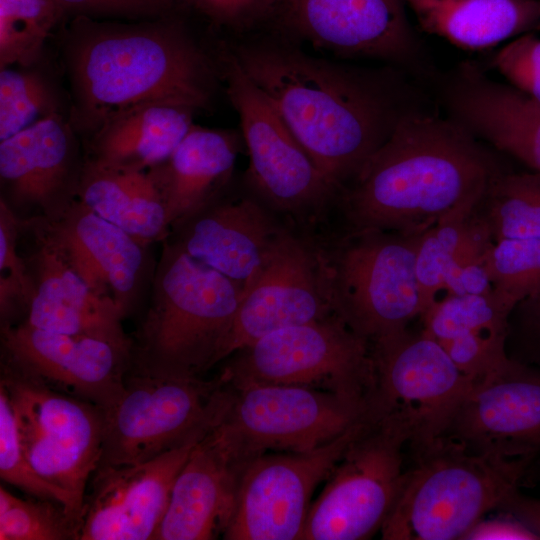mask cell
<instances>
[{
	"label": "cell",
	"instance_id": "cell-30",
	"mask_svg": "<svg viewBox=\"0 0 540 540\" xmlns=\"http://www.w3.org/2000/svg\"><path fill=\"white\" fill-rule=\"evenodd\" d=\"M477 207L455 212L422 233L416 275L424 313L443 296L444 278L454 264L465 257L485 254L492 245Z\"/></svg>",
	"mask_w": 540,
	"mask_h": 540
},
{
	"label": "cell",
	"instance_id": "cell-25",
	"mask_svg": "<svg viewBox=\"0 0 540 540\" xmlns=\"http://www.w3.org/2000/svg\"><path fill=\"white\" fill-rule=\"evenodd\" d=\"M513 307L494 291L445 295L421 316L422 330L434 339L471 380L504 364Z\"/></svg>",
	"mask_w": 540,
	"mask_h": 540
},
{
	"label": "cell",
	"instance_id": "cell-27",
	"mask_svg": "<svg viewBox=\"0 0 540 540\" xmlns=\"http://www.w3.org/2000/svg\"><path fill=\"white\" fill-rule=\"evenodd\" d=\"M194 110L168 103H146L107 118L91 133L86 159L130 171L164 162L193 125Z\"/></svg>",
	"mask_w": 540,
	"mask_h": 540
},
{
	"label": "cell",
	"instance_id": "cell-32",
	"mask_svg": "<svg viewBox=\"0 0 540 540\" xmlns=\"http://www.w3.org/2000/svg\"><path fill=\"white\" fill-rule=\"evenodd\" d=\"M64 12L55 0H0V67H29Z\"/></svg>",
	"mask_w": 540,
	"mask_h": 540
},
{
	"label": "cell",
	"instance_id": "cell-33",
	"mask_svg": "<svg viewBox=\"0 0 540 540\" xmlns=\"http://www.w3.org/2000/svg\"><path fill=\"white\" fill-rule=\"evenodd\" d=\"M78 527L58 502L16 497L0 487L1 540H78Z\"/></svg>",
	"mask_w": 540,
	"mask_h": 540
},
{
	"label": "cell",
	"instance_id": "cell-2",
	"mask_svg": "<svg viewBox=\"0 0 540 540\" xmlns=\"http://www.w3.org/2000/svg\"><path fill=\"white\" fill-rule=\"evenodd\" d=\"M508 170L501 152L435 106L403 118L337 204L346 231L420 233L476 208Z\"/></svg>",
	"mask_w": 540,
	"mask_h": 540
},
{
	"label": "cell",
	"instance_id": "cell-17",
	"mask_svg": "<svg viewBox=\"0 0 540 540\" xmlns=\"http://www.w3.org/2000/svg\"><path fill=\"white\" fill-rule=\"evenodd\" d=\"M1 344L2 361L102 410L119 400L132 366L131 346L23 322L1 325Z\"/></svg>",
	"mask_w": 540,
	"mask_h": 540
},
{
	"label": "cell",
	"instance_id": "cell-14",
	"mask_svg": "<svg viewBox=\"0 0 540 540\" xmlns=\"http://www.w3.org/2000/svg\"><path fill=\"white\" fill-rule=\"evenodd\" d=\"M370 345L376 376L371 403L406 422L416 455L442 443L471 379L422 328L407 327Z\"/></svg>",
	"mask_w": 540,
	"mask_h": 540
},
{
	"label": "cell",
	"instance_id": "cell-26",
	"mask_svg": "<svg viewBox=\"0 0 540 540\" xmlns=\"http://www.w3.org/2000/svg\"><path fill=\"white\" fill-rule=\"evenodd\" d=\"M239 136L192 125L171 155L148 169L166 204L170 229L221 193L230 179Z\"/></svg>",
	"mask_w": 540,
	"mask_h": 540
},
{
	"label": "cell",
	"instance_id": "cell-36",
	"mask_svg": "<svg viewBox=\"0 0 540 540\" xmlns=\"http://www.w3.org/2000/svg\"><path fill=\"white\" fill-rule=\"evenodd\" d=\"M57 111L50 84L34 71L0 72V141Z\"/></svg>",
	"mask_w": 540,
	"mask_h": 540
},
{
	"label": "cell",
	"instance_id": "cell-41",
	"mask_svg": "<svg viewBox=\"0 0 540 540\" xmlns=\"http://www.w3.org/2000/svg\"><path fill=\"white\" fill-rule=\"evenodd\" d=\"M21 229L20 219L6 202L0 199V274L19 282L33 298V278L26 260L20 256L17 249Z\"/></svg>",
	"mask_w": 540,
	"mask_h": 540
},
{
	"label": "cell",
	"instance_id": "cell-44",
	"mask_svg": "<svg viewBox=\"0 0 540 540\" xmlns=\"http://www.w3.org/2000/svg\"><path fill=\"white\" fill-rule=\"evenodd\" d=\"M497 509L518 520L540 539V499L526 496L516 488L506 495Z\"/></svg>",
	"mask_w": 540,
	"mask_h": 540
},
{
	"label": "cell",
	"instance_id": "cell-9",
	"mask_svg": "<svg viewBox=\"0 0 540 540\" xmlns=\"http://www.w3.org/2000/svg\"><path fill=\"white\" fill-rule=\"evenodd\" d=\"M229 357L218 376L228 386H302L364 404L375 391L370 343L336 314L272 332Z\"/></svg>",
	"mask_w": 540,
	"mask_h": 540
},
{
	"label": "cell",
	"instance_id": "cell-20",
	"mask_svg": "<svg viewBox=\"0 0 540 540\" xmlns=\"http://www.w3.org/2000/svg\"><path fill=\"white\" fill-rule=\"evenodd\" d=\"M74 132L53 113L0 141L1 199L21 221L55 220L76 200L83 163Z\"/></svg>",
	"mask_w": 540,
	"mask_h": 540
},
{
	"label": "cell",
	"instance_id": "cell-3",
	"mask_svg": "<svg viewBox=\"0 0 540 540\" xmlns=\"http://www.w3.org/2000/svg\"><path fill=\"white\" fill-rule=\"evenodd\" d=\"M71 83L70 124L90 135L110 116L146 103L204 109L213 71L180 25L98 23L76 15L64 41Z\"/></svg>",
	"mask_w": 540,
	"mask_h": 540
},
{
	"label": "cell",
	"instance_id": "cell-40",
	"mask_svg": "<svg viewBox=\"0 0 540 540\" xmlns=\"http://www.w3.org/2000/svg\"><path fill=\"white\" fill-rule=\"evenodd\" d=\"M65 13L75 15H122L129 17H167L173 0H55Z\"/></svg>",
	"mask_w": 540,
	"mask_h": 540
},
{
	"label": "cell",
	"instance_id": "cell-11",
	"mask_svg": "<svg viewBox=\"0 0 540 540\" xmlns=\"http://www.w3.org/2000/svg\"><path fill=\"white\" fill-rule=\"evenodd\" d=\"M0 385L11 404L22 450L36 472L67 491L84 511L102 456L103 410L53 389L2 361Z\"/></svg>",
	"mask_w": 540,
	"mask_h": 540
},
{
	"label": "cell",
	"instance_id": "cell-38",
	"mask_svg": "<svg viewBox=\"0 0 540 540\" xmlns=\"http://www.w3.org/2000/svg\"><path fill=\"white\" fill-rule=\"evenodd\" d=\"M506 349L511 359L540 366V290L512 309Z\"/></svg>",
	"mask_w": 540,
	"mask_h": 540
},
{
	"label": "cell",
	"instance_id": "cell-8",
	"mask_svg": "<svg viewBox=\"0 0 540 540\" xmlns=\"http://www.w3.org/2000/svg\"><path fill=\"white\" fill-rule=\"evenodd\" d=\"M230 389L219 377L130 369L119 400L103 410L100 466L134 465L202 439L222 418Z\"/></svg>",
	"mask_w": 540,
	"mask_h": 540
},
{
	"label": "cell",
	"instance_id": "cell-12",
	"mask_svg": "<svg viewBox=\"0 0 540 540\" xmlns=\"http://www.w3.org/2000/svg\"><path fill=\"white\" fill-rule=\"evenodd\" d=\"M228 387L230 400L216 427L245 464L269 452H305L326 444L359 421L370 406L302 386Z\"/></svg>",
	"mask_w": 540,
	"mask_h": 540
},
{
	"label": "cell",
	"instance_id": "cell-22",
	"mask_svg": "<svg viewBox=\"0 0 540 540\" xmlns=\"http://www.w3.org/2000/svg\"><path fill=\"white\" fill-rule=\"evenodd\" d=\"M286 225L252 194L231 199L219 194L173 224L167 239L245 287Z\"/></svg>",
	"mask_w": 540,
	"mask_h": 540
},
{
	"label": "cell",
	"instance_id": "cell-37",
	"mask_svg": "<svg viewBox=\"0 0 540 540\" xmlns=\"http://www.w3.org/2000/svg\"><path fill=\"white\" fill-rule=\"evenodd\" d=\"M491 65L507 83L540 103V37L535 32L508 41Z\"/></svg>",
	"mask_w": 540,
	"mask_h": 540
},
{
	"label": "cell",
	"instance_id": "cell-7",
	"mask_svg": "<svg viewBox=\"0 0 540 540\" xmlns=\"http://www.w3.org/2000/svg\"><path fill=\"white\" fill-rule=\"evenodd\" d=\"M411 433L394 412L369 415L312 502L301 540H361L381 530L406 483Z\"/></svg>",
	"mask_w": 540,
	"mask_h": 540
},
{
	"label": "cell",
	"instance_id": "cell-34",
	"mask_svg": "<svg viewBox=\"0 0 540 540\" xmlns=\"http://www.w3.org/2000/svg\"><path fill=\"white\" fill-rule=\"evenodd\" d=\"M0 476L33 497L60 503L80 530L83 510L65 490L42 478L25 456L5 389L0 385ZM79 535V533H78Z\"/></svg>",
	"mask_w": 540,
	"mask_h": 540
},
{
	"label": "cell",
	"instance_id": "cell-39",
	"mask_svg": "<svg viewBox=\"0 0 540 540\" xmlns=\"http://www.w3.org/2000/svg\"><path fill=\"white\" fill-rule=\"evenodd\" d=\"M212 22L235 29L246 28L272 16L275 0H184Z\"/></svg>",
	"mask_w": 540,
	"mask_h": 540
},
{
	"label": "cell",
	"instance_id": "cell-28",
	"mask_svg": "<svg viewBox=\"0 0 540 540\" xmlns=\"http://www.w3.org/2000/svg\"><path fill=\"white\" fill-rule=\"evenodd\" d=\"M421 31L478 51L540 30V0H404Z\"/></svg>",
	"mask_w": 540,
	"mask_h": 540
},
{
	"label": "cell",
	"instance_id": "cell-21",
	"mask_svg": "<svg viewBox=\"0 0 540 540\" xmlns=\"http://www.w3.org/2000/svg\"><path fill=\"white\" fill-rule=\"evenodd\" d=\"M198 441L139 464L98 467L88 485L78 540L155 539L175 479Z\"/></svg>",
	"mask_w": 540,
	"mask_h": 540
},
{
	"label": "cell",
	"instance_id": "cell-13",
	"mask_svg": "<svg viewBox=\"0 0 540 540\" xmlns=\"http://www.w3.org/2000/svg\"><path fill=\"white\" fill-rule=\"evenodd\" d=\"M407 9L404 0H275L271 18L315 47L401 68L432 88L441 71Z\"/></svg>",
	"mask_w": 540,
	"mask_h": 540
},
{
	"label": "cell",
	"instance_id": "cell-6",
	"mask_svg": "<svg viewBox=\"0 0 540 540\" xmlns=\"http://www.w3.org/2000/svg\"><path fill=\"white\" fill-rule=\"evenodd\" d=\"M423 232L346 231L323 242L334 313L369 343L424 313L416 275Z\"/></svg>",
	"mask_w": 540,
	"mask_h": 540
},
{
	"label": "cell",
	"instance_id": "cell-1",
	"mask_svg": "<svg viewBox=\"0 0 540 540\" xmlns=\"http://www.w3.org/2000/svg\"><path fill=\"white\" fill-rule=\"evenodd\" d=\"M233 55L339 194L403 118L438 106L428 85L391 65H343L272 42Z\"/></svg>",
	"mask_w": 540,
	"mask_h": 540
},
{
	"label": "cell",
	"instance_id": "cell-4",
	"mask_svg": "<svg viewBox=\"0 0 540 540\" xmlns=\"http://www.w3.org/2000/svg\"><path fill=\"white\" fill-rule=\"evenodd\" d=\"M244 286L163 241L149 302L132 339V366L152 374L203 376L220 353Z\"/></svg>",
	"mask_w": 540,
	"mask_h": 540
},
{
	"label": "cell",
	"instance_id": "cell-42",
	"mask_svg": "<svg viewBox=\"0 0 540 540\" xmlns=\"http://www.w3.org/2000/svg\"><path fill=\"white\" fill-rule=\"evenodd\" d=\"M485 254L465 257L455 263L444 278L443 296L492 293L494 289L487 270Z\"/></svg>",
	"mask_w": 540,
	"mask_h": 540
},
{
	"label": "cell",
	"instance_id": "cell-29",
	"mask_svg": "<svg viewBox=\"0 0 540 540\" xmlns=\"http://www.w3.org/2000/svg\"><path fill=\"white\" fill-rule=\"evenodd\" d=\"M77 199L146 246L170 234L166 204L149 170L115 169L85 159Z\"/></svg>",
	"mask_w": 540,
	"mask_h": 540
},
{
	"label": "cell",
	"instance_id": "cell-16",
	"mask_svg": "<svg viewBox=\"0 0 540 540\" xmlns=\"http://www.w3.org/2000/svg\"><path fill=\"white\" fill-rule=\"evenodd\" d=\"M366 414L341 435L305 452H269L249 461L241 474L226 540H301L311 497L327 479Z\"/></svg>",
	"mask_w": 540,
	"mask_h": 540
},
{
	"label": "cell",
	"instance_id": "cell-10",
	"mask_svg": "<svg viewBox=\"0 0 540 540\" xmlns=\"http://www.w3.org/2000/svg\"><path fill=\"white\" fill-rule=\"evenodd\" d=\"M223 60L227 93L249 154L245 178L250 194L291 225L309 227L337 204L338 191L233 53Z\"/></svg>",
	"mask_w": 540,
	"mask_h": 540
},
{
	"label": "cell",
	"instance_id": "cell-18",
	"mask_svg": "<svg viewBox=\"0 0 540 540\" xmlns=\"http://www.w3.org/2000/svg\"><path fill=\"white\" fill-rule=\"evenodd\" d=\"M443 441L494 457H535L540 452V366L509 357L471 380Z\"/></svg>",
	"mask_w": 540,
	"mask_h": 540
},
{
	"label": "cell",
	"instance_id": "cell-35",
	"mask_svg": "<svg viewBox=\"0 0 540 540\" xmlns=\"http://www.w3.org/2000/svg\"><path fill=\"white\" fill-rule=\"evenodd\" d=\"M494 293L514 306L540 290V239H504L485 254Z\"/></svg>",
	"mask_w": 540,
	"mask_h": 540
},
{
	"label": "cell",
	"instance_id": "cell-23",
	"mask_svg": "<svg viewBox=\"0 0 540 540\" xmlns=\"http://www.w3.org/2000/svg\"><path fill=\"white\" fill-rule=\"evenodd\" d=\"M245 463L216 425L192 448L179 471L156 540H209L225 533Z\"/></svg>",
	"mask_w": 540,
	"mask_h": 540
},
{
	"label": "cell",
	"instance_id": "cell-5",
	"mask_svg": "<svg viewBox=\"0 0 540 540\" xmlns=\"http://www.w3.org/2000/svg\"><path fill=\"white\" fill-rule=\"evenodd\" d=\"M416 459L380 530L383 539H464L518 488L534 457H494L443 441Z\"/></svg>",
	"mask_w": 540,
	"mask_h": 540
},
{
	"label": "cell",
	"instance_id": "cell-43",
	"mask_svg": "<svg viewBox=\"0 0 540 540\" xmlns=\"http://www.w3.org/2000/svg\"><path fill=\"white\" fill-rule=\"evenodd\" d=\"M464 539L499 540L517 539L533 540L537 537L522 523L507 514L506 518L481 519L465 535ZM538 540V539H537Z\"/></svg>",
	"mask_w": 540,
	"mask_h": 540
},
{
	"label": "cell",
	"instance_id": "cell-15",
	"mask_svg": "<svg viewBox=\"0 0 540 540\" xmlns=\"http://www.w3.org/2000/svg\"><path fill=\"white\" fill-rule=\"evenodd\" d=\"M332 314L323 242L287 224L244 287L220 361L272 332Z\"/></svg>",
	"mask_w": 540,
	"mask_h": 540
},
{
	"label": "cell",
	"instance_id": "cell-31",
	"mask_svg": "<svg viewBox=\"0 0 540 540\" xmlns=\"http://www.w3.org/2000/svg\"><path fill=\"white\" fill-rule=\"evenodd\" d=\"M477 210L492 243L540 239V172H504L491 183Z\"/></svg>",
	"mask_w": 540,
	"mask_h": 540
},
{
	"label": "cell",
	"instance_id": "cell-24",
	"mask_svg": "<svg viewBox=\"0 0 540 540\" xmlns=\"http://www.w3.org/2000/svg\"><path fill=\"white\" fill-rule=\"evenodd\" d=\"M33 234L37 246L26 262L35 290L22 322L46 331L93 336L132 347V338L122 326L125 317L113 298L96 293L52 243Z\"/></svg>",
	"mask_w": 540,
	"mask_h": 540
},
{
	"label": "cell",
	"instance_id": "cell-19",
	"mask_svg": "<svg viewBox=\"0 0 540 540\" xmlns=\"http://www.w3.org/2000/svg\"><path fill=\"white\" fill-rule=\"evenodd\" d=\"M52 243L98 294L126 318L139 306L155 267L146 246L76 198L57 219L21 221Z\"/></svg>",
	"mask_w": 540,
	"mask_h": 540
}]
</instances>
